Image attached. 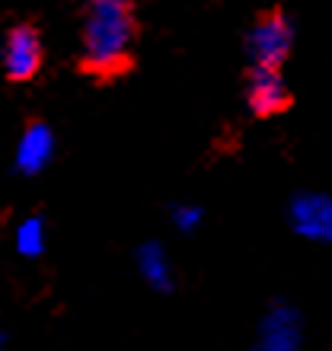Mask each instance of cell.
Returning a JSON list of instances; mask_svg holds the SVG:
<instances>
[{
  "mask_svg": "<svg viewBox=\"0 0 332 351\" xmlns=\"http://www.w3.org/2000/svg\"><path fill=\"white\" fill-rule=\"evenodd\" d=\"M138 19L128 0H90L80 29V71L99 84L119 80L134 67Z\"/></svg>",
  "mask_w": 332,
  "mask_h": 351,
  "instance_id": "cell-1",
  "label": "cell"
},
{
  "mask_svg": "<svg viewBox=\"0 0 332 351\" xmlns=\"http://www.w3.org/2000/svg\"><path fill=\"white\" fill-rule=\"evenodd\" d=\"M294 42V26L281 10H265L259 13L256 26L249 29V55H252V67H278L285 64L287 51Z\"/></svg>",
  "mask_w": 332,
  "mask_h": 351,
  "instance_id": "cell-2",
  "label": "cell"
},
{
  "mask_svg": "<svg viewBox=\"0 0 332 351\" xmlns=\"http://www.w3.org/2000/svg\"><path fill=\"white\" fill-rule=\"evenodd\" d=\"M42 64H45V48H42L38 29L29 26V23H19V26L10 29L7 42H3V71H7V80L29 84V80L38 77Z\"/></svg>",
  "mask_w": 332,
  "mask_h": 351,
  "instance_id": "cell-3",
  "label": "cell"
},
{
  "mask_svg": "<svg viewBox=\"0 0 332 351\" xmlns=\"http://www.w3.org/2000/svg\"><path fill=\"white\" fill-rule=\"evenodd\" d=\"M249 109L259 119H272L291 109V93L285 86V77L278 67H252L249 71Z\"/></svg>",
  "mask_w": 332,
  "mask_h": 351,
  "instance_id": "cell-4",
  "label": "cell"
}]
</instances>
